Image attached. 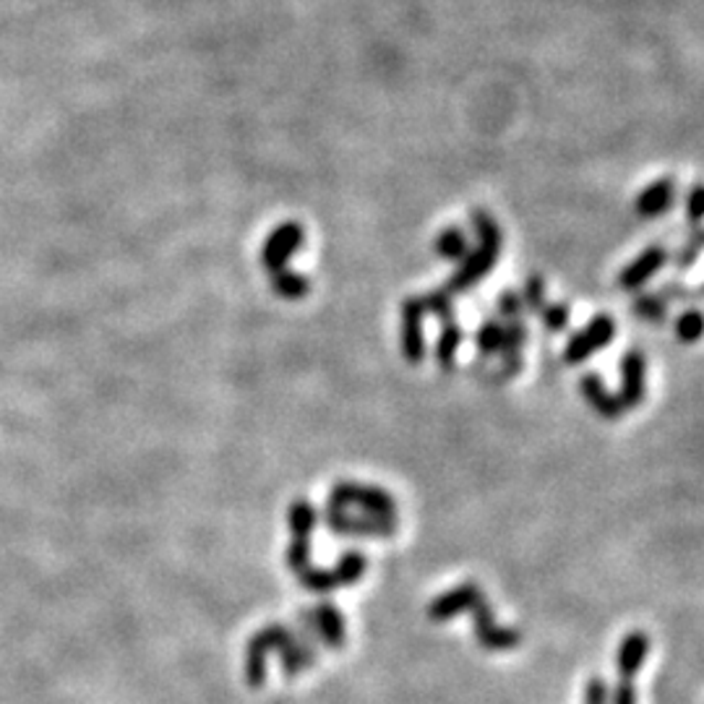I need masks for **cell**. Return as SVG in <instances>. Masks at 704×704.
I'll list each match as a JSON object with an SVG mask.
<instances>
[{
	"mask_svg": "<svg viewBox=\"0 0 704 704\" xmlns=\"http://www.w3.org/2000/svg\"><path fill=\"white\" fill-rule=\"evenodd\" d=\"M472 225H476L478 233V248L472 254H467L462 258V267H459L455 275H451L447 290L449 292H465L470 287H476L480 279H483L488 271L493 269L495 258H499L501 250V230L495 225V220L486 212H472Z\"/></svg>",
	"mask_w": 704,
	"mask_h": 704,
	"instance_id": "1",
	"label": "cell"
},
{
	"mask_svg": "<svg viewBox=\"0 0 704 704\" xmlns=\"http://www.w3.org/2000/svg\"><path fill=\"white\" fill-rule=\"evenodd\" d=\"M306 243V230L298 222H282V225L275 227V233L269 235L267 243H264L262 250V264L269 275L275 271L287 269L290 258L303 248Z\"/></svg>",
	"mask_w": 704,
	"mask_h": 704,
	"instance_id": "2",
	"label": "cell"
},
{
	"mask_svg": "<svg viewBox=\"0 0 704 704\" xmlns=\"http://www.w3.org/2000/svg\"><path fill=\"white\" fill-rule=\"evenodd\" d=\"M616 337V324L610 321V316H595V319L587 324L582 332H577L566 342L564 350V361L566 363H582L587 358L595 355V352L606 348V344Z\"/></svg>",
	"mask_w": 704,
	"mask_h": 704,
	"instance_id": "3",
	"label": "cell"
},
{
	"mask_svg": "<svg viewBox=\"0 0 704 704\" xmlns=\"http://www.w3.org/2000/svg\"><path fill=\"white\" fill-rule=\"evenodd\" d=\"M332 506H363L371 516H378V520H386L384 514H392V499L386 493L376 491V488H365L355 483H340L332 491Z\"/></svg>",
	"mask_w": 704,
	"mask_h": 704,
	"instance_id": "4",
	"label": "cell"
},
{
	"mask_svg": "<svg viewBox=\"0 0 704 704\" xmlns=\"http://www.w3.org/2000/svg\"><path fill=\"white\" fill-rule=\"evenodd\" d=\"M423 306L420 298H407L402 303V329H399V342H402V355L407 363H420L426 355V337H423Z\"/></svg>",
	"mask_w": 704,
	"mask_h": 704,
	"instance_id": "5",
	"label": "cell"
},
{
	"mask_svg": "<svg viewBox=\"0 0 704 704\" xmlns=\"http://www.w3.org/2000/svg\"><path fill=\"white\" fill-rule=\"evenodd\" d=\"M668 250L663 246H650L642 256L634 258L627 269L619 275L621 290H639L652 275H658L665 267Z\"/></svg>",
	"mask_w": 704,
	"mask_h": 704,
	"instance_id": "6",
	"label": "cell"
},
{
	"mask_svg": "<svg viewBox=\"0 0 704 704\" xmlns=\"http://www.w3.org/2000/svg\"><path fill=\"white\" fill-rule=\"evenodd\" d=\"M623 407H634L644 399V355L637 350H629L621 358V394Z\"/></svg>",
	"mask_w": 704,
	"mask_h": 704,
	"instance_id": "7",
	"label": "cell"
},
{
	"mask_svg": "<svg viewBox=\"0 0 704 704\" xmlns=\"http://www.w3.org/2000/svg\"><path fill=\"white\" fill-rule=\"evenodd\" d=\"M673 199H676V185H673L671 178H663V181L650 183L648 189L639 193L634 210L639 217H660V214L671 210Z\"/></svg>",
	"mask_w": 704,
	"mask_h": 704,
	"instance_id": "8",
	"label": "cell"
},
{
	"mask_svg": "<svg viewBox=\"0 0 704 704\" xmlns=\"http://www.w3.org/2000/svg\"><path fill=\"white\" fill-rule=\"evenodd\" d=\"M271 655V644L267 631H256L246 648V681L250 689H262L267 681V658Z\"/></svg>",
	"mask_w": 704,
	"mask_h": 704,
	"instance_id": "9",
	"label": "cell"
},
{
	"mask_svg": "<svg viewBox=\"0 0 704 704\" xmlns=\"http://www.w3.org/2000/svg\"><path fill=\"white\" fill-rule=\"evenodd\" d=\"M582 394H585L587 402L598 409L602 418H619L621 415V399L616 397L614 392H608L606 384H602L600 376H595V373H587V376L582 378Z\"/></svg>",
	"mask_w": 704,
	"mask_h": 704,
	"instance_id": "10",
	"label": "cell"
},
{
	"mask_svg": "<svg viewBox=\"0 0 704 704\" xmlns=\"http://www.w3.org/2000/svg\"><path fill=\"white\" fill-rule=\"evenodd\" d=\"M527 340V329L520 319H509V327H504V344H501V355H504V371L506 376H514L522 369V344Z\"/></svg>",
	"mask_w": 704,
	"mask_h": 704,
	"instance_id": "11",
	"label": "cell"
},
{
	"mask_svg": "<svg viewBox=\"0 0 704 704\" xmlns=\"http://www.w3.org/2000/svg\"><path fill=\"white\" fill-rule=\"evenodd\" d=\"M271 290H275V296L285 300H300L311 292V279L306 275H298V271L282 269L271 275Z\"/></svg>",
	"mask_w": 704,
	"mask_h": 704,
	"instance_id": "12",
	"label": "cell"
},
{
	"mask_svg": "<svg viewBox=\"0 0 704 704\" xmlns=\"http://www.w3.org/2000/svg\"><path fill=\"white\" fill-rule=\"evenodd\" d=\"M459 342H462V332H459L457 321L455 319L441 321V337H438L436 358H438V363L444 365V369H451V365H455Z\"/></svg>",
	"mask_w": 704,
	"mask_h": 704,
	"instance_id": "13",
	"label": "cell"
},
{
	"mask_svg": "<svg viewBox=\"0 0 704 704\" xmlns=\"http://www.w3.org/2000/svg\"><path fill=\"white\" fill-rule=\"evenodd\" d=\"M290 533L292 537H311L316 527V509L308 501H296L290 506Z\"/></svg>",
	"mask_w": 704,
	"mask_h": 704,
	"instance_id": "14",
	"label": "cell"
},
{
	"mask_svg": "<svg viewBox=\"0 0 704 704\" xmlns=\"http://www.w3.org/2000/svg\"><path fill=\"white\" fill-rule=\"evenodd\" d=\"M436 254L441 258H465L467 256V235L462 230L449 227L436 238Z\"/></svg>",
	"mask_w": 704,
	"mask_h": 704,
	"instance_id": "15",
	"label": "cell"
},
{
	"mask_svg": "<svg viewBox=\"0 0 704 704\" xmlns=\"http://www.w3.org/2000/svg\"><path fill=\"white\" fill-rule=\"evenodd\" d=\"M420 306H423V313L436 316V319H441V321L455 319V303H451L449 290L428 292V296L420 298Z\"/></svg>",
	"mask_w": 704,
	"mask_h": 704,
	"instance_id": "16",
	"label": "cell"
},
{
	"mask_svg": "<svg viewBox=\"0 0 704 704\" xmlns=\"http://www.w3.org/2000/svg\"><path fill=\"white\" fill-rule=\"evenodd\" d=\"M702 334H704V316L700 311H686L679 316L676 337L681 342L692 344L696 340H702Z\"/></svg>",
	"mask_w": 704,
	"mask_h": 704,
	"instance_id": "17",
	"label": "cell"
},
{
	"mask_svg": "<svg viewBox=\"0 0 704 704\" xmlns=\"http://www.w3.org/2000/svg\"><path fill=\"white\" fill-rule=\"evenodd\" d=\"M501 344H504V327L499 321H486L478 332V348L483 355H495L501 352Z\"/></svg>",
	"mask_w": 704,
	"mask_h": 704,
	"instance_id": "18",
	"label": "cell"
},
{
	"mask_svg": "<svg viewBox=\"0 0 704 704\" xmlns=\"http://www.w3.org/2000/svg\"><path fill=\"white\" fill-rule=\"evenodd\" d=\"M631 311H634L637 316H642V319H648V321H663L665 319V303H663V298H658V296L637 298Z\"/></svg>",
	"mask_w": 704,
	"mask_h": 704,
	"instance_id": "19",
	"label": "cell"
},
{
	"mask_svg": "<svg viewBox=\"0 0 704 704\" xmlns=\"http://www.w3.org/2000/svg\"><path fill=\"white\" fill-rule=\"evenodd\" d=\"M543 298H545V282L541 277H530L527 287H524L522 308H527V311H541Z\"/></svg>",
	"mask_w": 704,
	"mask_h": 704,
	"instance_id": "20",
	"label": "cell"
},
{
	"mask_svg": "<svg viewBox=\"0 0 704 704\" xmlns=\"http://www.w3.org/2000/svg\"><path fill=\"white\" fill-rule=\"evenodd\" d=\"M541 316H543V324H545V329H548V332H562V329L566 327V321H569V311H566V306H562V303L543 306Z\"/></svg>",
	"mask_w": 704,
	"mask_h": 704,
	"instance_id": "21",
	"label": "cell"
},
{
	"mask_svg": "<svg viewBox=\"0 0 704 704\" xmlns=\"http://www.w3.org/2000/svg\"><path fill=\"white\" fill-rule=\"evenodd\" d=\"M686 212H689V220H692V222L704 220V183L694 185L692 193H689Z\"/></svg>",
	"mask_w": 704,
	"mask_h": 704,
	"instance_id": "22",
	"label": "cell"
},
{
	"mask_svg": "<svg viewBox=\"0 0 704 704\" xmlns=\"http://www.w3.org/2000/svg\"><path fill=\"white\" fill-rule=\"evenodd\" d=\"M499 311L501 316H506V319H520V311H522V298L516 296V292H504L499 300Z\"/></svg>",
	"mask_w": 704,
	"mask_h": 704,
	"instance_id": "23",
	"label": "cell"
},
{
	"mask_svg": "<svg viewBox=\"0 0 704 704\" xmlns=\"http://www.w3.org/2000/svg\"><path fill=\"white\" fill-rule=\"evenodd\" d=\"M700 250H702L700 241L692 238V243H689V246H686L684 250H681L679 258H676L679 267H681V269H689V267H692V264L696 262V258H700Z\"/></svg>",
	"mask_w": 704,
	"mask_h": 704,
	"instance_id": "24",
	"label": "cell"
}]
</instances>
